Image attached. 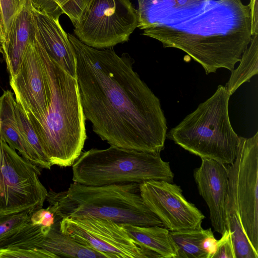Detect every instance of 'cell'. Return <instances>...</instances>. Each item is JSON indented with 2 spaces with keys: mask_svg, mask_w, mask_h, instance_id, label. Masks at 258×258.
Returning <instances> with one entry per match:
<instances>
[{
  "mask_svg": "<svg viewBox=\"0 0 258 258\" xmlns=\"http://www.w3.org/2000/svg\"><path fill=\"white\" fill-rule=\"evenodd\" d=\"M240 63L231 71L225 87L230 96L244 83L249 82L258 72V35L252 36L251 40L243 52Z\"/></svg>",
  "mask_w": 258,
  "mask_h": 258,
  "instance_id": "21",
  "label": "cell"
},
{
  "mask_svg": "<svg viewBox=\"0 0 258 258\" xmlns=\"http://www.w3.org/2000/svg\"><path fill=\"white\" fill-rule=\"evenodd\" d=\"M133 239L163 258H177V250L170 231L163 226H123Z\"/></svg>",
  "mask_w": 258,
  "mask_h": 258,
  "instance_id": "19",
  "label": "cell"
},
{
  "mask_svg": "<svg viewBox=\"0 0 258 258\" xmlns=\"http://www.w3.org/2000/svg\"><path fill=\"white\" fill-rule=\"evenodd\" d=\"M31 220L34 224L44 227H51L55 222L54 214L47 207L41 208L32 211Z\"/></svg>",
  "mask_w": 258,
  "mask_h": 258,
  "instance_id": "27",
  "label": "cell"
},
{
  "mask_svg": "<svg viewBox=\"0 0 258 258\" xmlns=\"http://www.w3.org/2000/svg\"><path fill=\"white\" fill-rule=\"evenodd\" d=\"M2 257H52L56 256L39 247L24 248H14L0 249Z\"/></svg>",
  "mask_w": 258,
  "mask_h": 258,
  "instance_id": "25",
  "label": "cell"
},
{
  "mask_svg": "<svg viewBox=\"0 0 258 258\" xmlns=\"http://www.w3.org/2000/svg\"><path fill=\"white\" fill-rule=\"evenodd\" d=\"M160 153L147 152L110 146L82 152L72 165L74 182L100 186L151 180L172 182L169 162Z\"/></svg>",
  "mask_w": 258,
  "mask_h": 258,
  "instance_id": "6",
  "label": "cell"
},
{
  "mask_svg": "<svg viewBox=\"0 0 258 258\" xmlns=\"http://www.w3.org/2000/svg\"><path fill=\"white\" fill-rule=\"evenodd\" d=\"M26 2V0H0V11L3 23V47L7 41L16 17Z\"/></svg>",
  "mask_w": 258,
  "mask_h": 258,
  "instance_id": "24",
  "label": "cell"
},
{
  "mask_svg": "<svg viewBox=\"0 0 258 258\" xmlns=\"http://www.w3.org/2000/svg\"><path fill=\"white\" fill-rule=\"evenodd\" d=\"M143 35L164 47L185 52L207 75L220 68L231 72L252 37L249 7L241 0H212L204 12L191 19L146 29Z\"/></svg>",
  "mask_w": 258,
  "mask_h": 258,
  "instance_id": "2",
  "label": "cell"
},
{
  "mask_svg": "<svg viewBox=\"0 0 258 258\" xmlns=\"http://www.w3.org/2000/svg\"><path fill=\"white\" fill-rule=\"evenodd\" d=\"M249 9L252 36L258 35V0H250Z\"/></svg>",
  "mask_w": 258,
  "mask_h": 258,
  "instance_id": "28",
  "label": "cell"
},
{
  "mask_svg": "<svg viewBox=\"0 0 258 258\" xmlns=\"http://www.w3.org/2000/svg\"><path fill=\"white\" fill-rule=\"evenodd\" d=\"M2 36H3V23L2 16L0 11V53L3 54V44H2Z\"/></svg>",
  "mask_w": 258,
  "mask_h": 258,
  "instance_id": "29",
  "label": "cell"
},
{
  "mask_svg": "<svg viewBox=\"0 0 258 258\" xmlns=\"http://www.w3.org/2000/svg\"><path fill=\"white\" fill-rule=\"evenodd\" d=\"M60 229L75 241L108 258H161L133 239L122 225L109 220L67 217L60 220Z\"/></svg>",
  "mask_w": 258,
  "mask_h": 258,
  "instance_id": "9",
  "label": "cell"
},
{
  "mask_svg": "<svg viewBox=\"0 0 258 258\" xmlns=\"http://www.w3.org/2000/svg\"><path fill=\"white\" fill-rule=\"evenodd\" d=\"M138 25L131 0H90L74 32L84 44L105 49L127 41Z\"/></svg>",
  "mask_w": 258,
  "mask_h": 258,
  "instance_id": "8",
  "label": "cell"
},
{
  "mask_svg": "<svg viewBox=\"0 0 258 258\" xmlns=\"http://www.w3.org/2000/svg\"><path fill=\"white\" fill-rule=\"evenodd\" d=\"M230 96L226 87L219 85L211 97L167 133L166 138L201 158L232 164L238 152L240 137L230 121Z\"/></svg>",
  "mask_w": 258,
  "mask_h": 258,
  "instance_id": "5",
  "label": "cell"
},
{
  "mask_svg": "<svg viewBox=\"0 0 258 258\" xmlns=\"http://www.w3.org/2000/svg\"><path fill=\"white\" fill-rule=\"evenodd\" d=\"M86 119L110 146L153 153L164 148L167 121L159 98L134 71L128 53L95 48L68 34Z\"/></svg>",
  "mask_w": 258,
  "mask_h": 258,
  "instance_id": "1",
  "label": "cell"
},
{
  "mask_svg": "<svg viewBox=\"0 0 258 258\" xmlns=\"http://www.w3.org/2000/svg\"><path fill=\"white\" fill-rule=\"evenodd\" d=\"M138 28L173 26L204 12L212 0H137Z\"/></svg>",
  "mask_w": 258,
  "mask_h": 258,
  "instance_id": "13",
  "label": "cell"
},
{
  "mask_svg": "<svg viewBox=\"0 0 258 258\" xmlns=\"http://www.w3.org/2000/svg\"><path fill=\"white\" fill-rule=\"evenodd\" d=\"M32 9L38 40L52 59L68 73L76 78L75 54L68 34L60 25L59 18L34 7L33 5Z\"/></svg>",
  "mask_w": 258,
  "mask_h": 258,
  "instance_id": "14",
  "label": "cell"
},
{
  "mask_svg": "<svg viewBox=\"0 0 258 258\" xmlns=\"http://www.w3.org/2000/svg\"><path fill=\"white\" fill-rule=\"evenodd\" d=\"M35 41L49 83L50 96L44 115L32 126L52 165L72 166L83 149L87 135L76 78Z\"/></svg>",
  "mask_w": 258,
  "mask_h": 258,
  "instance_id": "3",
  "label": "cell"
},
{
  "mask_svg": "<svg viewBox=\"0 0 258 258\" xmlns=\"http://www.w3.org/2000/svg\"><path fill=\"white\" fill-rule=\"evenodd\" d=\"M17 101L10 91L0 96V136L23 158L38 167L40 163L36 154L25 141L17 117Z\"/></svg>",
  "mask_w": 258,
  "mask_h": 258,
  "instance_id": "17",
  "label": "cell"
},
{
  "mask_svg": "<svg viewBox=\"0 0 258 258\" xmlns=\"http://www.w3.org/2000/svg\"><path fill=\"white\" fill-rule=\"evenodd\" d=\"M16 111L20 132L25 141L32 149L38 157L40 163V167L50 169L52 165L45 153L39 139L22 108L17 102Z\"/></svg>",
  "mask_w": 258,
  "mask_h": 258,
  "instance_id": "23",
  "label": "cell"
},
{
  "mask_svg": "<svg viewBox=\"0 0 258 258\" xmlns=\"http://www.w3.org/2000/svg\"><path fill=\"white\" fill-rule=\"evenodd\" d=\"M140 189L146 205L170 231L202 226L204 215L186 200L180 186L164 180H151L141 183Z\"/></svg>",
  "mask_w": 258,
  "mask_h": 258,
  "instance_id": "11",
  "label": "cell"
},
{
  "mask_svg": "<svg viewBox=\"0 0 258 258\" xmlns=\"http://www.w3.org/2000/svg\"><path fill=\"white\" fill-rule=\"evenodd\" d=\"M212 258H235L231 235L227 229L222 234L221 238L217 240Z\"/></svg>",
  "mask_w": 258,
  "mask_h": 258,
  "instance_id": "26",
  "label": "cell"
},
{
  "mask_svg": "<svg viewBox=\"0 0 258 258\" xmlns=\"http://www.w3.org/2000/svg\"><path fill=\"white\" fill-rule=\"evenodd\" d=\"M36 23L31 0L26 2L16 17L7 41L3 47L10 78L17 73L28 46L34 41Z\"/></svg>",
  "mask_w": 258,
  "mask_h": 258,
  "instance_id": "16",
  "label": "cell"
},
{
  "mask_svg": "<svg viewBox=\"0 0 258 258\" xmlns=\"http://www.w3.org/2000/svg\"><path fill=\"white\" fill-rule=\"evenodd\" d=\"M140 184L121 183L100 186L71 183L67 190L48 191V207L56 217L92 216L119 225L163 226L147 207L140 193Z\"/></svg>",
  "mask_w": 258,
  "mask_h": 258,
  "instance_id": "4",
  "label": "cell"
},
{
  "mask_svg": "<svg viewBox=\"0 0 258 258\" xmlns=\"http://www.w3.org/2000/svg\"><path fill=\"white\" fill-rule=\"evenodd\" d=\"M33 210L0 215V249L39 247L51 227L33 223Z\"/></svg>",
  "mask_w": 258,
  "mask_h": 258,
  "instance_id": "15",
  "label": "cell"
},
{
  "mask_svg": "<svg viewBox=\"0 0 258 258\" xmlns=\"http://www.w3.org/2000/svg\"><path fill=\"white\" fill-rule=\"evenodd\" d=\"M90 0H31L34 7L59 18L67 15L75 26Z\"/></svg>",
  "mask_w": 258,
  "mask_h": 258,
  "instance_id": "22",
  "label": "cell"
},
{
  "mask_svg": "<svg viewBox=\"0 0 258 258\" xmlns=\"http://www.w3.org/2000/svg\"><path fill=\"white\" fill-rule=\"evenodd\" d=\"M40 174L0 136V215L42 208L48 191Z\"/></svg>",
  "mask_w": 258,
  "mask_h": 258,
  "instance_id": "7",
  "label": "cell"
},
{
  "mask_svg": "<svg viewBox=\"0 0 258 258\" xmlns=\"http://www.w3.org/2000/svg\"><path fill=\"white\" fill-rule=\"evenodd\" d=\"M177 250V258H209L205 242L213 234L211 228H199L170 231Z\"/></svg>",
  "mask_w": 258,
  "mask_h": 258,
  "instance_id": "20",
  "label": "cell"
},
{
  "mask_svg": "<svg viewBox=\"0 0 258 258\" xmlns=\"http://www.w3.org/2000/svg\"><path fill=\"white\" fill-rule=\"evenodd\" d=\"M228 184L233 191L241 224L258 252V132L240 137L236 157L228 167Z\"/></svg>",
  "mask_w": 258,
  "mask_h": 258,
  "instance_id": "10",
  "label": "cell"
},
{
  "mask_svg": "<svg viewBox=\"0 0 258 258\" xmlns=\"http://www.w3.org/2000/svg\"><path fill=\"white\" fill-rule=\"evenodd\" d=\"M55 217V223L38 247L56 257L108 258L105 254L86 247L62 233L60 229L61 219Z\"/></svg>",
  "mask_w": 258,
  "mask_h": 258,
  "instance_id": "18",
  "label": "cell"
},
{
  "mask_svg": "<svg viewBox=\"0 0 258 258\" xmlns=\"http://www.w3.org/2000/svg\"><path fill=\"white\" fill-rule=\"evenodd\" d=\"M201 159L200 166L194 170V178L199 194L209 208L214 230L222 235L226 230L228 167L214 160Z\"/></svg>",
  "mask_w": 258,
  "mask_h": 258,
  "instance_id": "12",
  "label": "cell"
}]
</instances>
